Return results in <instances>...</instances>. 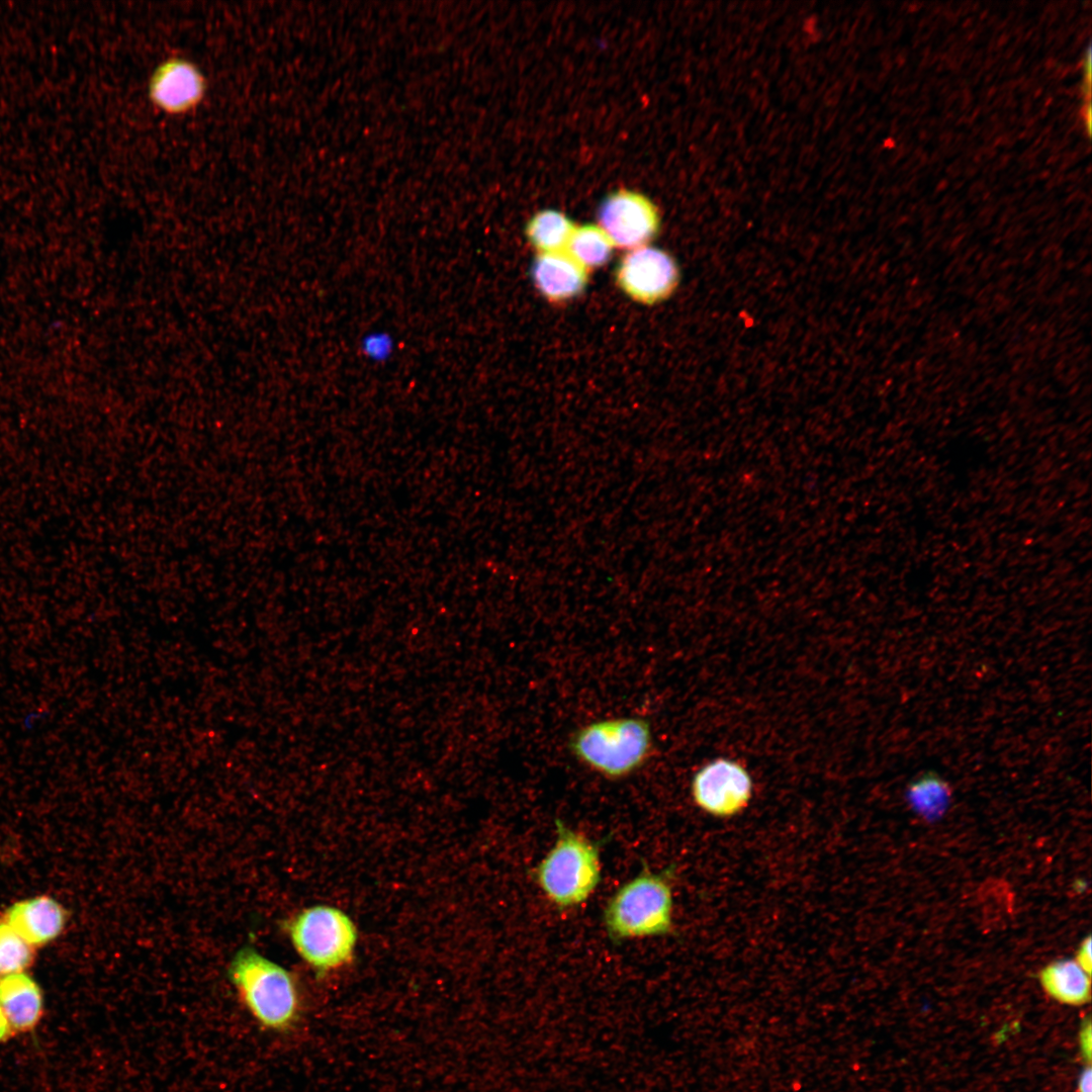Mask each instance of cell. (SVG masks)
<instances>
[{"mask_svg": "<svg viewBox=\"0 0 1092 1092\" xmlns=\"http://www.w3.org/2000/svg\"><path fill=\"white\" fill-rule=\"evenodd\" d=\"M674 864L656 873L645 866L617 889L603 912V923L613 942L664 936L674 930Z\"/></svg>", "mask_w": 1092, "mask_h": 1092, "instance_id": "1", "label": "cell"}, {"mask_svg": "<svg viewBox=\"0 0 1092 1092\" xmlns=\"http://www.w3.org/2000/svg\"><path fill=\"white\" fill-rule=\"evenodd\" d=\"M228 976L260 1026L283 1032L298 1020L300 996L295 978L253 946H244L235 953Z\"/></svg>", "mask_w": 1092, "mask_h": 1092, "instance_id": "2", "label": "cell"}, {"mask_svg": "<svg viewBox=\"0 0 1092 1092\" xmlns=\"http://www.w3.org/2000/svg\"><path fill=\"white\" fill-rule=\"evenodd\" d=\"M553 846L533 870L534 881L559 910L576 908L595 893L602 880L601 847L583 833L555 820Z\"/></svg>", "mask_w": 1092, "mask_h": 1092, "instance_id": "3", "label": "cell"}, {"mask_svg": "<svg viewBox=\"0 0 1092 1092\" xmlns=\"http://www.w3.org/2000/svg\"><path fill=\"white\" fill-rule=\"evenodd\" d=\"M569 749L584 766L608 780H622L641 768L652 752V731L641 717L589 722L570 736Z\"/></svg>", "mask_w": 1092, "mask_h": 1092, "instance_id": "4", "label": "cell"}, {"mask_svg": "<svg viewBox=\"0 0 1092 1092\" xmlns=\"http://www.w3.org/2000/svg\"><path fill=\"white\" fill-rule=\"evenodd\" d=\"M284 929L297 954L318 974L340 970L353 961L358 929L338 907H306L288 919Z\"/></svg>", "mask_w": 1092, "mask_h": 1092, "instance_id": "5", "label": "cell"}, {"mask_svg": "<svg viewBox=\"0 0 1092 1092\" xmlns=\"http://www.w3.org/2000/svg\"><path fill=\"white\" fill-rule=\"evenodd\" d=\"M674 259L658 248L643 246L630 250L619 262L615 277L630 298L654 304L670 296L678 283Z\"/></svg>", "mask_w": 1092, "mask_h": 1092, "instance_id": "6", "label": "cell"}, {"mask_svg": "<svg viewBox=\"0 0 1092 1092\" xmlns=\"http://www.w3.org/2000/svg\"><path fill=\"white\" fill-rule=\"evenodd\" d=\"M598 220L614 247L629 251L646 246L659 228L655 206L645 196L628 190L609 195L600 205Z\"/></svg>", "mask_w": 1092, "mask_h": 1092, "instance_id": "7", "label": "cell"}, {"mask_svg": "<svg viewBox=\"0 0 1092 1092\" xmlns=\"http://www.w3.org/2000/svg\"><path fill=\"white\" fill-rule=\"evenodd\" d=\"M691 794L695 804L720 818L732 817L747 807L752 782L747 771L731 760H716L694 777Z\"/></svg>", "mask_w": 1092, "mask_h": 1092, "instance_id": "8", "label": "cell"}, {"mask_svg": "<svg viewBox=\"0 0 1092 1092\" xmlns=\"http://www.w3.org/2000/svg\"><path fill=\"white\" fill-rule=\"evenodd\" d=\"M206 81L199 68L183 58H169L152 73L148 93L154 105L168 114H184L203 99Z\"/></svg>", "mask_w": 1092, "mask_h": 1092, "instance_id": "9", "label": "cell"}, {"mask_svg": "<svg viewBox=\"0 0 1092 1092\" xmlns=\"http://www.w3.org/2000/svg\"><path fill=\"white\" fill-rule=\"evenodd\" d=\"M4 919L33 947L58 937L67 922L64 907L51 897L39 896L13 904Z\"/></svg>", "mask_w": 1092, "mask_h": 1092, "instance_id": "10", "label": "cell"}, {"mask_svg": "<svg viewBox=\"0 0 1092 1092\" xmlns=\"http://www.w3.org/2000/svg\"><path fill=\"white\" fill-rule=\"evenodd\" d=\"M531 275L539 292L550 301H565L578 296L587 284V270L566 251L539 253Z\"/></svg>", "mask_w": 1092, "mask_h": 1092, "instance_id": "11", "label": "cell"}, {"mask_svg": "<svg viewBox=\"0 0 1092 1092\" xmlns=\"http://www.w3.org/2000/svg\"><path fill=\"white\" fill-rule=\"evenodd\" d=\"M0 1007L14 1033L33 1030L43 1013L38 984L24 972L1 977Z\"/></svg>", "mask_w": 1092, "mask_h": 1092, "instance_id": "12", "label": "cell"}, {"mask_svg": "<svg viewBox=\"0 0 1092 1092\" xmlns=\"http://www.w3.org/2000/svg\"><path fill=\"white\" fill-rule=\"evenodd\" d=\"M1039 982L1043 990L1061 1003L1078 1006L1090 1001V975L1075 960L1049 964L1039 972Z\"/></svg>", "mask_w": 1092, "mask_h": 1092, "instance_id": "13", "label": "cell"}, {"mask_svg": "<svg viewBox=\"0 0 1092 1092\" xmlns=\"http://www.w3.org/2000/svg\"><path fill=\"white\" fill-rule=\"evenodd\" d=\"M575 225L562 212L552 209L536 213L528 222L526 235L539 253L565 251Z\"/></svg>", "mask_w": 1092, "mask_h": 1092, "instance_id": "14", "label": "cell"}, {"mask_svg": "<svg viewBox=\"0 0 1092 1092\" xmlns=\"http://www.w3.org/2000/svg\"><path fill=\"white\" fill-rule=\"evenodd\" d=\"M613 249L614 245L599 225L584 224L574 228L565 251L588 270L607 264Z\"/></svg>", "mask_w": 1092, "mask_h": 1092, "instance_id": "15", "label": "cell"}, {"mask_svg": "<svg viewBox=\"0 0 1092 1092\" xmlns=\"http://www.w3.org/2000/svg\"><path fill=\"white\" fill-rule=\"evenodd\" d=\"M913 809L932 819L942 815L949 804L950 790L938 776L928 774L914 781L907 791Z\"/></svg>", "mask_w": 1092, "mask_h": 1092, "instance_id": "16", "label": "cell"}, {"mask_svg": "<svg viewBox=\"0 0 1092 1092\" xmlns=\"http://www.w3.org/2000/svg\"><path fill=\"white\" fill-rule=\"evenodd\" d=\"M33 948L4 918H0V978L29 968L34 958Z\"/></svg>", "mask_w": 1092, "mask_h": 1092, "instance_id": "17", "label": "cell"}, {"mask_svg": "<svg viewBox=\"0 0 1092 1092\" xmlns=\"http://www.w3.org/2000/svg\"><path fill=\"white\" fill-rule=\"evenodd\" d=\"M360 350L368 360L384 362L393 353V338L385 331H371L360 340Z\"/></svg>", "mask_w": 1092, "mask_h": 1092, "instance_id": "18", "label": "cell"}, {"mask_svg": "<svg viewBox=\"0 0 1092 1092\" xmlns=\"http://www.w3.org/2000/svg\"><path fill=\"white\" fill-rule=\"evenodd\" d=\"M1079 1042H1080V1049H1081V1053L1083 1055V1058L1089 1065L1090 1061H1091V1051H1092V1026H1091V1020L1089 1018H1087L1083 1022V1025H1082L1080 1033H1079Z\"/></svg>", "mask_w": 1092, "mask_h": 1092, "instance_id": "19", "label": "cell"}, {"mask_svg": "<svg viewBox=\"0 0 1092 1092\" xmlns=\"http://www.w3.org/2000/svg\"><path fill=\"white\" fill-rule=\"evenodd\" d=\"M1075 962L1089 975L1092 970L1091 937L1087 936L1080 944Z\"/></svg>", "mask_w": 1092, "mask_h": 1092, "instance_id": "20", "label": "cell"}, {"mask_svg": "<svg viewBox=\"0 0 1092 1092\" xmlns=\"http://www.w3.org/2000/svg\"><path fill=\"white\" fill-rule=\"evenodd\" d=\"M1092 1086V1071L1090 1065H1088L1080 1074L1077 1083L1078 1092H1091Z\"/></svg>", "mask_w": 1092, "mask_h": 1092, "instance_id": "21", "label": "cell"}, {"mask_svg": "<svg viewBox=\"0 0 1092 1092\" xmlns=\"http://www.w3.org/2000/svg\"><path fill=\"white\" fill-rule=\"evenodd\" d=\"M14 1034V1031L0 1007V1043L7 1041Z\"/></svg>", "mask_w": 1092, "mask_h": 1092, "instance_id": "22", "label": "cell"}]
</instances>
